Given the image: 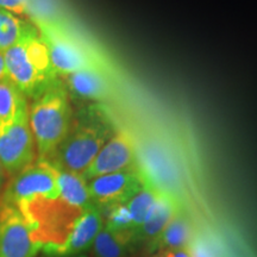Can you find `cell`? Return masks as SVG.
I'll return each mask as SVG.
<instances>
[{
	"instance_id": "1",
	"label": "cell",
	"mask_w": 257,
	"mask_h": 257,
	"mask_svg": "<svg viewBox=\"0 0 257 257\" xmlns=\"http://www.w3.org/2000/svg\"><path fill=\"white\" fill-rule=\"evenodd\" d=\"M115 131L100 106H89L73 118L67 137L46 161L61 172L82 174Z\"/></svg>"
},
{
	"instance_id": "2",
	"label": "cell",
	"mask_w": 257,
	"mask_h": 257,
	"mask_svg": "<svg viewBox=\"0 0 257 257\" xmlns=\"http://www.w3.org/2000/svg\"><path fill=\"white\" fill-rule=\"evenodd\" d=\"M69 93L59 79L29 106V123L37 159L48 160L68 135L73 123Z\"/></svg>"
},
{
	"instance_id": "3",
	"label": "cell",
	"mask_w": 257,
	"mask_h": 257,
	"mask_svg": "<svg viewBox=\"0 0 257 257\" xmlns=\"http://www.w3.org/2000/svg\"><path fill=\"white\" fill-rule=\"evenodd\" d=\"M59 78L87 69L110 70L105 57L60 19L35 22Z\"/></svg>"
},
{
	"instance_id": "4",
	"label": "cell",
	"mask_w": 257,
	"mask_h": 257,
	"mask_svg": "<svg viewBox=\"0 0 257 257\" xmlns=\"http://www.w3.org/2000/svg\"><path fill=\"white\" fill-rule=\"evenodd\" d=\"M17 208L28 221L32 237L42 245V252H51L61 248L85 211L61 197L35 199L21 204Z\"/></svg>"
},
{
	"instance_id": "5",
	"label": "cell",
	"mask_w": 257,
	"mask_h": 257,
	"mask_svg": "<svg viewBox=\"0 0 257 257\" xmlns=\"http://www.w3.org/2000/svg\"><path fill=\"white\" fill-rule=\"evenodd\" d=\"M59 175L60 170L50 162L37 159L6 182L0 202L18 207L35 199L60 198Z\"/></svg>"
},
{
	"instance_id": "6",
	"label": "cell",
	"mask_w": 257,
	"mask_h": 257,
	"mask_svg": "<svg viewBox=\"0 0 257 257\" xmlns=\"http://www.w3.org/2000/svg\"><path fill=\"white\" fill-rule=\"evenodd\" d=\"M37 160V149L29 123V107L15 123L0 133V163L6 175L15 176Z\"/></svg>"
},
{
	"instance_id": "7",
	"label": "cell",
	"mask_w": 257,
	"mask_h": 257,
	"mask_svg": "<svg viewBox=\"0 0 257 257\" xmlns=\"http://www.w3.org/2000/svg\"><path fill=\"white\" fill-rule=\"evenodd\" d=\"M146 185L137 167L98 176L87 181L92 202L100 210L124 205Z\"/></svg>"
},
{
	"instance_id": "8",
	"label": "cell",
	"mask_w": 257,
	"mask_h": 257,
	"mask_svg": "<svg viewBox=\"0 0 257 257\" xmlns=\"http://www.w3.org/2000/svg\"><path fill=\"white\" fill-rule=\"evenodd\" d=\"M42 245L16 206L0 202V257H37Z\"/></svg>"
},
{
	"instance_id": "9",
	"label": "cell",
	"mask_w": 257,
	"mask_h": 257,
	"mask_svg": "<svg viewBox=\"0 0 257 257\" xmlns=\"http://www.w3.org/2000/svg\"><path fill=\"white\" fill-rule=\"evenodd\" d=\"M136 167V143L127 133L124 130H118L101 148L95 159L81 175L86 181H89L98 176L133 169Z\"/></svg>"
},
{
	"instance_id": "10",
	"label": "cell",
	"mask_w": 257,
	"mask_h": 257,
	"mask_svg": "<svg viewBox=\"0 0 257 257\" xmlns=\"http://www.w3.org/2000/svg\"><path fill=\"white\" fill-rule=\"evenodd\" d=\"M32 27L34 25L29 28L23 38L17 44H15L14 47L5 51L4 57L8 79L28 99L35 100L56 81H48L36 69V67L34 66L28 55L27 48H25V36L31 30Z\"/></svg>"
},
{
	"instance_id": "11",
	"label": "cell",
	"mask_w": 257,
	"mask_h": 257,
	"mask_svg": "<svg viewBox=\"0 0 257 257\" xmlns=\"http://www.w3.org/2000/svg\"><path fill=\"white\" fill-rule=\"evenodd\" d=\"M67 91L83 100L106 101L113 95V83L105 69L80 70L63 76Z\"/></svg>"
},
{
	"instance_id": "12",
	"label": "cell",
	"mask_w": 257,
	"mask_h": 257,
	"mask_svg": "<svg viewBox=\"0 0 257 257\" xmlns=\"http://www.w3.org/2000/svg\"><path fill=\"white\" fill-rule=\"evenodd\" d=\"M104 227V216L100 208L92 205L86 208L76 221L69 238L59 249L51 251L61 255H78L85 253L92 248L95 237Z\"/></svg>"
},
{
	"instance_id": "13",
	"label": "cell",
	"mask_w": 257,
	"mask_h": 257,
	"mask_svg": "<svg viewBox=\"0 0 257 257\" xmlns=\"http://www.w3.org/2000/svg\"><path fill=\"white\" fill-rule=\"evenodd\" d=\"M194 234L195 230L192 218L182 208L165 229L152 242L148 243V251L150 253L168 252L187 248Z\"/></svg>"
},
{
	"instance_id": "14",
	"label": "cell",
	"mask_w": 257,
	"mask_h": 257,
	"mask_svg": "<svg viewBox=\"0 0 257 257\" xmlns=\"http://www.w3.org/2000/svg\"><path fill=\"white\" fill-rule=\"evenodd\" d=\"M182 208H184L182 201L167 193L160 192L155 205L148 214L146 221L134 233L135 242H144L147 244L152 242Z\"/></svg>"
},
{
	"instance_id": "15",
	"label": "cell",
	"mask_w": 257,
	"mask_h": 257,
	"mask_svg": "<svg viewBox=\"0 0 257 257\" xmlns=\"http://www.w3.org/2000/svg\"><path fill=\"white\" fill-rule=\"evenodd\" d=\"M135 245L131 232H118L104 226L92 245L93 257H128Z\"/></svg>"
},
{
	"instance_id": "16",
	"label": "cell",
	"mask_w": 257,
	"mask_h": 257,
	"mask_svg": "<svg viewBox=\"0 0 257 257\" xmlns=\"http://www.w3.org/2000/svg\"><path fill=\"white\" fill-rule=\"evenodd\" d=\"M29 107L28 98L9 79L0 80V133Z\"/></svg>"
},
{
	"instance_id": "17",
	"label": "cell",
	"mask_w": 257,
	"mask_h": 257,
	"mask_svg": "<svg viewBox=\"0 0 257 257\" xmlns=\"http://www.w3.org/2000/svg\"><path fill=\"white\" fill-rule=\"evenodd\" d=\"M59 185L60 197L69 202L70 205L83 208V210L94 205L89 197L87 181L82 178L81 174L60 170Z\"/></svg>"
},
{
	"instance_id": "18",
	"label": "cell",
	"mask_w": 257,
	"mask_h": 257,
	"mask_svg": "<svg viewBox=\"0 0 257 257\" xmlns=\"http://www.w3.org/2000/svg\"><path fill=\"white\" fill-rule=\"evenodd\" d=\"M159 191L153 188L152 186L144 185V187L137 193L135 197L128 200L125 206L127 208L128 214H130L131 221H133L134 233L142 226L146 221L148 214L152 211L154 205H155Z\"/></svg>"
},
{
	"instance_id": "19",
	"label": "cell",
	"mask_w": 257,
	"mask_h": 257,
	"mask_svg": "<svg viewBox=\"0 0 257 257\" xmlns=\"http://www.w3.org/2000/svg\"><path fill=\"white\" fill-rule=\"evenodd\" d=\"M30 27L31 24L0 9V53H5L17 44Z\"/></svg>"
},
{
	"instance_id": "20",
	"label": "cell",
	"mask_w": 257,
	"mask_h": 257,
	"mask_svg": "<svg viewBox=\"0 0 257 257\" xmlns=\"http://www.w3.org/2000/svg\"><path fill=\"white\" fill-rule=\"evenodd\" d=\"M187 248L191 257H223L220 246L212 237L201 232H195Z\"/></svg>"
},
{
	"instance_id": "21",
	"label": "cell",
	"mask_w": 257,
	"mask_h": 257,
	"mask_svg": "<svg viewBox=\"0 0 257 257\" xmlns=\"http://www.w3.org/2000/svg\"><path fill=\"white\" fill-rule=\"evenodd\" d=\"M31 0H0V9L16 15H24L29 12Z\"/></svg>"
},
{
	"instance_id": "22",
	"label": "cell",
	"mask_w": 257,
	"mask_h": 257,
	"mask_svg": "<svg viewBox=\"0 0 257 257\" xmlns=\"http://www.w3.org/2000/svg\"><path fill=\"white\" fill-rule=\"evenodd\" d=\"M8 79V73H6L5 57L4 53H0V80Z\"/></svg>"
},
{
	"instance_id": "23",
	"label": "cell",
	"mask_w": 257,
	"mask_h": 257,
	"mask_svg": "<svg viewBox=\"0 0 257 257\" xmlns=\"http://www.w3.org/2000/svg\"><path fill=\"white\" fill-rule=\"evenodd\" d=\"M169 257H191L188 251V248L179 249L175 251H169Z\"/></svg>"
},
{
	"instance_id": "24",
	"label": "cell",
	"mask_w": 257,
	"mask_h": 257,
	"mask_svg": "<svg viewBox=\"0 0 257 257\" xmlns=\"http://www.w3.org/2000/svg\"><path fill=\"white\" fill-rule=\"evenodd\" d=\"M41 257H89L86 253H78V255H61V253H53V252H43Z\"/></svg>"
},
{
	"instance_id": "25",
	"label": "cell",
	"mask_w": 257,
	"mask_h": 257,
	"mask_svg": "<svg viewBox=\"0 0 257 257\" xmlns=\"http://www.w3.org/2000/svg\"><path fill=\"white\" fill-rule=\"evenodd\" d=\"M6 179H8V175H6L4 168H3L2 163H0V192H2L3 188L5 187Z\"/></svg>"
},
{
	"instance_id": "26",
	"label": "cell",
	"mask_w": 257,
	"mask_h": 257,
	"mask_svg": "<svg viewBox=\"0 0 257 257\" xmlns=\"http://www.w3.org/2000/svg\"><path fill=\"white\" fill-rule=\"evenodd\" d=\"M154 257H169V251L168 252H159Z\"/></svg>"
}]
</instances>
